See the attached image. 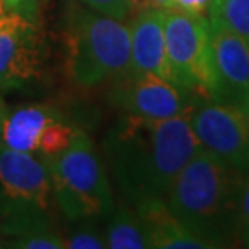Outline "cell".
<instances>
[{
	"instance_id": "6da1fadb",
	"label": "cell",
	"mask_w": 249,
	"mask_h": 249,
	"mask_svg": "<svg viewBox=\"0 0 249 249\" xmlns=\"http://www.w3.org/2000/svg\"><path fill=\"white\" fill-rule=\"evenodd\" d=\"M197 151L189 113L162 120L122 113L102 141L108 177L133 207L165 197L178 172Z\"/></svg>"
},
{
	"instance_id": "7a4b0ae2",
	"label": "cell",
	"mask_w": 249,
	"mask_h": 249,
	"mask_svg": "<svg viewBox=\"0 0 249 249\" xmlns=\"http://www.w3.org/2000/svg\"><path fill=\"white\" fill-rule=\"evenodd\" d=\"M246 172L199 149L165 193L168 211L213 249L236 243V217Z\"/></svg>"
},
{
	"instance_id": "3957f363",
	"label": "cell",
	"mask_w": 249,
	"mask_h": 249,
	"mask_svg": "<svg viewBox=\"0 0 249 249\" xmlns=\"http://www.w3.org/2000/svg\"><path fill=\"white\" fill-rule=\"evenodd\" d=\"M62 26L67 71L76 86L96 88L129 71L131 36L124 21L71 0L63 12Z\"/></svg>"
},
{
	"instance_id": "277c9868",
	"label": "cell",
	"mask_w": 249,
	"mask_h": 249,
	"mask_svg": "<svg viewBox=\"0 0 249 249\" xmlns=\"http://www.w3.org/2000/svg\"><path fill=\"white\" fill-rule=\"evenodd\" d=\"M42 162L51 173L53 196L65 222H102L113 211L117 202L106 162L84 129L76 128L67 149Z\"/></svg>"
},
{
	"instance_id": "5b68a950",
	"label": "cell",
	"mask_w": 249,
	"mask_h": 249,
	"mask_svg": "<svg viewBox=\"0 0 249 249\" xmlns=\"http://www.w3.org/2000/svg\"><path fill=\"white\" fill-rule=\"evenodd\" d=\"M58 217L46 163L0 144V233L10 238L58 228Z\"/></svg>"
},
{
	"instance_id": "8992f818",
	"label": "cell",
	"mask_w": 249,
	"mask_h": 249,
	"mask_svg": "<svg viewBox=\"0 0 249 249\" xmlns=\"http://www.w3.org/2000/svg\"><path fill=\"white\" fill-rule=\"evenodd\" d=\"M165 51L173 83L186 88L202 101L211 99L213 79L209 17L167 8Z\"/></svg>"
},
{
	"instance_id": "52a82bcc",
	"label": "cell",
	"mask_w": 249,
	"mask_h": 249,
	"mask_svg": "<svg viewBox=\"0 0 249 249\" xmlns=\"http://www.w3.org/2000/svg\"><path fill=\"white\" fill-rule=\"evenodd\" d=\"M47 63V46L36 3L7 10L0 18V92L37 81Z\"/></svg>"
},
{
	"instance_id": "ba28073f",
	"label": "cell",
	"mask_w": 249,
	"mask_h": 249,
	"mask_svg": "<svg viewBox=\"0 0 249 249\" xmlns=\"http://www.w3.org/2000/svg\"><path fill=\"white\" fill-rule=\"evenodd\" d=\"M199 149L223 165L249 170V115L240 104L206 99L189 112Z\"/></svg>"
},
{
	"instance_id": "9c48e42d",
	"label": "cell",
	"mask_w": 249,
	"mask_h": 249,
	"mask_svg": "<svg viewBox=\"0 0 249 249\" xmlns=\"http://www.w3.org/2000/svg\"><path fill=\"white\" fill-rule=\"evenodd\" d=\"M108 86V101L122 113L152 120L186 115L202 101L180 84L147 73L128 71Z\"/></svg>"
},
{
	"instance_id": "30bf717a",
	"label": "cell",
	"mask_w": 249,
	"mask_h": 249,
	"mask_svg": "<svg viewBox=\"0 0 249 249\" xmlns=\"http://www.w3.org/2000/svg\"><path fill=\"white\" fill-rule=\"evenodd\" d=\"M211 23V68L213 101L240 102L249 91V44L223 26Z\"/></svg>"
},
{
	"instance_id": "8fae6325",
	"label": "cell",
	"mask_w": 249,
	"mask_h": 249,
	"mask_svg": "<svg viewBox=\"0 0 249 249\" xmlns=\"http://www.w3.org/2000/svg\"><path fill=\"white\" fill-rule=\"evenodd\" d=\"M129 73H147L172 79L165 51V10L149 7L129 18Z\"/></svg>"
},
{
	"instance_id": "7c38bea8",
	"label": "cell",
	"mask_w": 249,
	"mask_h": 249,
	"mask_svg": "<svg viewBox=\"0 0 249 249\" xmlns=\"http://www.w3.org/2000/svg\"><path fill=\"white\" fill-rule=\"evenodd\" d=\"M60 117H63V113L46 104L8 110L0 128V144L36 156L44 129Z\"/></svg>"
},
{
	"instance_id": "4fadbf2b",
	"label": "cell",
	"mask_w": 249,
	"mask_h": 249,
	"mask_svg": "<svg viewBox=\"0 0 249 249\" xmlns=\"http://www.w3.org/2000/svg\"><path fill=\"white\" fill-rule=\"evenodd\" d=\"M147 228L151 248L157 249H213L194 235L168 211L163 199H154L134 207Z\"/></svg>"
},
{
	"instance_id": "5bb4252c",
	"label": "cell",
	"mask_w": 249,
	"mask_h": 249,
	"mask_svg": "<svg viewBox=\"0 0 249 249\" xmlns=\"http://www.w3.org/2000/svg\"><path fill=\"white\" fill-rule=\"evenodd\" d=\"M106 241L110 249H149L147 228L142 217L129 204H115L106 218Z\"/></svg>"
},
{
	"instance_id": "9a60e30c",
	"label": "cell",
	"mask_w": 249,
	"mask_h": 249,
	"mask_svg": "<svg viewBox=\"0 0 249 249\" xmlns=\"http://www.w3.org/2000/svg\"><path fill=\"white\" fill-rule=\"evenodd\" d=\"M207 17L231 29L249 44V0H213Z\"/></svg>"
},
{
	"instance_id": "2e32d148",
	"label": "cell",
	"mask_w": 249,
	"mask_h": 249,
	"mask_svg": "<svg viewBox=\"0 0 249 249\" xmlns=\"http://www.w3.org/2000/svg\"><path fill=\"white\" fill-rule=\"evenodd\" d=\"M67 230L62 231L65 249H104L107 248L106 231L102 230L101 220L84 218V220L68 222Z\"/></svg>"
},
{
	"instance_id": "e0dca14e",
	"label": "cell",
	"mask_w": 249,
	"mask_h": 249,
	"mask_svg": "<svg viewBox=\"0 0 249 249\" xmlns=\"http://www.w3.org/2000/svg\"><path fill=\"white\" fill-rule=\"evenodd\" d=\"M3 246L15 249H65L63 235L58 228H47V230H36L24 235L10 236Z\"/></svg>"
},
{
	"instance_id": "ac0fdd59",
	"label": "cell",
	"mask_w": 249,
	"mask_h": 249,
	"mask_svg": "<svg viewBox=\"0 0 249 249\" xmlns=\"http://www.w3.org/2000/svg\"><path fill=\"white\" fill-rule=\"evenodd\" d=\"M83 5H86L97 13H102L106 17L126 21L131 18V8L128 0H78Z\"/></svg>"
},
{
	"instance_id": "d6986e66",
	"label": "cell",
	"mask_w": 249,
	"mask_h": 249,
	"mask_svg": "<svg viewBox=\"0 0 249 249\" xmlns=\"http://www.w3.org/2000/svg\"><path fill=\"white\" fill-rule=\"evenodd\" d=\"M249 241V170L245 175V181L241 186L240 204H238L236 217V243L245 248Z\"/></svg>"
},
{
	"instance_id": "ffe728a7",
	"label": "cell",
	"mask_w": 249,
	"mask_h": 249,
	"mask_svg": "<svg viewBox=\"0 0 249 249\" xmlns=\"http://www.w3.org/2000/svg\"><path fill=\"white\" fill-rule=\"evenodd\" d=\"M212 2L213 0H173L172 8H178V10H183V12L193 13V15L207 17Z\"/></svg>"
},
{
	"instance_id": "44dd1931",
	"label": "cell",
	"mask_w": 249,
	"mask_h": 249,
	"mask_svg": "<svg viewBox=\"0 0 249 249\" xmlns=\"http://www.w3.org/2000/svg\"><path fill=\"white\" fill-rule=\"evenodd\" d=\"M128 2H129V8H131V17L136 15L138 12H141V10H146L151 7L149 0H128Z\"/></svg>"
},
{
	"instance_id": "7402d4cb",
	"label": "cell",
	"mask_w": 249,
	"mask_h": 249,
	"mask_svg": "<svg viewBox=\"0 0 249 249\" xmlns=\"http://www.w3.org/2000/svg\"><path fill=\"white\" fill-rule=\"evenodd\" d=\"M151 7H156V8H172L173 7V0H149Z\"/></svg>"
},
{
	"instance_id": "603a6c76",
	"label": "cell",
	"mask_w": 249,
	"mask_h": 249,
	"mask_svg": "<svg viewBox=\"0 0 249 249\" xmlns=\"http://www.w3.org/2000/svg\"><path fill=\"white\" fill-rule=\"evenodd\" d=\"M24 2H26V0H3V5L7 10H13V8L19 7V5H23Z\"/></svg>"
},
{
	"instance_id": "cb8c5ba5",
	"label": "cell",
	"mask_w": 249,
	"mask_h": 249,
	"mask_svg": "<svg viewBox=\"0 0 249 249\" xmlns=\"http://www.w3.org/2000/svg\"><path fill=\"white\" fill-rule=\"evenodd\" d=\"M7 112H8V108H7V104L3 102L2 96H0V128H2L3 118H5V115H7Z\"/></svg>"
},
{
	"instance_id": "d4e9b609",
	"label": "cell",
	"mask_w": 249,
	"mask_h": 249,
	"mask_svg": "<svg viewBox=\"0 0 249 249\" xmlns=\"http://www.w3.org/2000/svg\"><path fill=\"white\" fill-rule=\"evenodd\" d=\"M238 104H240V106L243 107V108H245V110H246V113H248V115H249V91L245 94V96H243V99H241V101L240 102H238Z\"/></svg>"
},
{
	"instance_id": "484cf974",
	"label": "cell",
	"mask_w": 249,
	"mask_h": 249,
	"mask_svg": "<svg viewBox=\"0 0 249 249\" xmlns=\"http://www.w3.org/2000/svg\"><path fill=\"white\" fill-rule=\"evenodd\" d=\"M5 12H7V8H5V5H3V0H0V18L3 17Z\"/></svg>"
},
{
	"instance_id": "4316f807",
	"label": "cell",
	"mask_w": 249,
	"mask_h": 249,
	"mask_svg": "<svg viewBox=\"0 0 249 249\" xmlns=\"http://www.w3.org/2000/svg\"><path fill=\"white\" fill-rule=\"evenodd\" d=\"M245 248H249V241L246 243V246H245Z\"/></svg>"
}]
</instances>
